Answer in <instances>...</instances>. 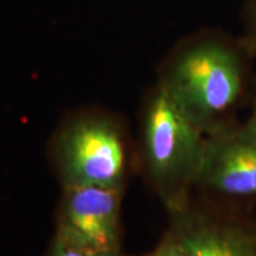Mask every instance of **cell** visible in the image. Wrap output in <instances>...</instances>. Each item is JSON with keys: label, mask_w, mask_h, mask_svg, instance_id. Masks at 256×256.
I'll list each match as a JSON object with an SVG mask.
<instances>
[{"label": "cell", "mask_w": 256, "mask_h": 256, "mask_svg": "<svg viewBox=\"0 0 256 256\" xmlns=\"http://www.w3.org/2000/svg\"><path fill=\"white\" fill-rule=\"evenodd\" d=\"M256 57L241 36L206 31L182 42L162 64L158 84L206 136L238 122L249 108Z\"/></svg>", "instance_id": "6da1fadb"}, {"label": "cell", "mask_w": 256, "mask_h": 256, "mask_svg": "<svg viewBox=\"0 0 256 256\" xmlns=\"http://www.w3.org/2000/svg\"><path fill=\"white\" fill-rule=\"evenodd\" d=\"M206 136L156 84L140 120L139 162L168 212L186 206L200 174Z\"/></svg>", "instance_id": "7a4b0ae2"}, {"label": "cell", "mask_w": 256, "mask_h": 256, "mask_svg": "<svg viewBox=\"0 0 256 256\" xmlns=\"http://www.w3.org/2000/svg\"><path fill=\"white\" fill-rule=\"evenodd\" d=\"M52 154L62 188L124 190L126 136L121 124L110 115L88 113L72 118L57 133Z\"/></svg>", "instance_id": "3957f363"}, {"label": "cell", "mask_w": 256, "mask_h": 256, "mask_svg": "<svg viewBox=\"0 0 256 256\" xmlns=\"http://www.w3.org/2000/svg\"><path fill=\"white\" fill-rule=\"evenodd\" d=\"M194 191L200 200L226 210L256 208V118L206 136Z\"/></svg>", "instance_id": "277c9868"}, {"label": "cell", "mask_w": 256, "mask_h": 256, "mask_svg": "<svg viewBox=\"0 0 256 256\" xmlns=\"http://www.w3.org/2000/svg\"><path fill=\"white\" fill-rule=\"evenodd\" d=\"M168 229L185 256H256L254 212L226 210L191 198L172 212Z\"/></svg>", "instance_id": "5b68a950"}, {"label": "cell", "mask_w": 256, "mask_h": 256, "mask_svg": "<svg viewBox=\"0 0 256 256\" xmlns=\"http://www.w3.org/2000/svg\"><path fill=\"white\" fill-rule=\"evenodd\" d=\"M54 238L87 250L121 249V194L98 186L62 188Z\"/></svg>", "instance_id": "8992f818"}, {"label": "cell", "mask_w": 256, "mask_h": 256, "mask_svg": "<svg viewBox=\"0 0 256 256\" xmlns=\"http://www.w3.org/2000/svg\"><path fill=\"white\" fill-rule=\"evenodd\" d=\"M242 34L240 36L246 42L252 55L256 57V0H244L241 8Z\"/></svg>", "instance_id": "52a82bcc"}, {"label": "cell", "mask_w": 256, "mask_h": 256, "mask_svg": "<svg viewBox=\"0 0 256 256\" xmlns=\"http://www.w3.org/2000/svg\"><path fill=\"white\" fill-rule=\"evenodd\" d=\"M46 256H124L122 250H87L66 244L54 238Z\"/></svg>", "instance_id": "ba28073f"}, {"label": "cell", "mask_w": 256, "mask_h": 256, "mask_svg": "<svg viewBox=\"0 0 256 256\" xmlns=\"http://www.w3.org/2000/svg\"><path fill=\"white\" fill-rule=\"evenodd\" d=\"M142 256H185V252L174 234L168 229L153 250Z\"/></svg>", "instance_id": "9c48e42d"}, {"label": "cell", "mask_w": 256, "mask_h": 256, "mask_svg": "<svg viewBox=\"0 0 256 256\" xmlns=\"http://www.w3.org/2000/svg\"><path fill=\"white\" fill-rule=\"evenodd\" d=\"M249 114H252V116L256 118V78L254 82V88H252V100H250V104H249Z\"/></svg>", "instance_id": "30bf717a"}]
</instances>
